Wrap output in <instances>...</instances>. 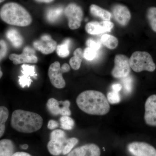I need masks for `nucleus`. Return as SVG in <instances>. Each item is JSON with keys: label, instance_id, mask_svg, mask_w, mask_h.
Here are the masks:
<instances>
[{"label": "nucleus", "instance_id": "f257e3e1", "mask_svg": "<svg viewBox=\"0 0 156 156\" xmlns=\"http://www.w3.org/2000/svg\"><path fill=\"white\" fill-rule=\"evenodd\" d=\"M77 105L82 111L95 115H104L110 111L107 98L102 92L95 90H87L79 94Z\"/></svg>", "mask_w": 156, "mask_h": 156}, {"label": "nucleus", "instance_id": "f03ea898", "mask_svg": "<svg viewBox=\"0 0 156 156\" xmlns=\"http://www.w3.org/2000/svg\"><path fill=\"white\" fill-rule=\"evenodd\" d=\"M43 119L36 113L21 109L16 110L12 113L11 126L21 133H31L41 128Z\"/></svg>", "mask_w": 156, "mask_h": 156}, {"label": "nucleus", "instance_id": "7ed1b4c3", "mask_svg": "<svg viewBox=\"0 0 156 156\" xmlns=\"http://www.w3.org/2000/svg\"><path fill=\"white\" fill-rule=\"evenodd\" d=\"M0 17L11 25L27 26L32 22L30 14L22 6L14 2L7 3L0 10Z\"/></svg>", "mask_w": 156, "mask_h": 156}, {"label": "nucleus", "instance_id": "20e7f679", "mask_svg": "<svg viewBox=\"0 0 156 156\" xmlns=\"http://www.w3.org/2000/svg\"><path fill=\"white\" fill-rule=\"evenodd\" d=\"M129 64L132 70L136 73L143 71L153 72L156 68L151 56L145 51L134 52L129 58Z\"/></svg>", "mask_w": 156, "mask_h": 156}, {"label": "nucleus", "instance_id": "39448f33", "mask_svg": "<svg viewBox=\"0 0 156 156\" xmlns=\"http://www.w3.org/2000/svg\"><path fill=\"white\" fill-rule=\"evenodd\" d=\"M64 13L71 29L76 30L80 27L83 16V10L80 6L74 3L70 4L65 9Z\"/></svg>", "mask_w": 156, "mask_h": 156}, {"label": "nucleus", "instance_id": "423d86ee", "mask_svg": "<svg viewBox=\"0 0 156 156\" xmlns=\"http://www.w3.org/2000/svg\"><path fill=\"white\" fill-rule=\"evenodd\" d=\"M126 148L131 156H156V149L147 143L140 141L129 143Z\"/></svg>", "mask_w": 156, "mask_h": 156}, {"label": "nucleus", "instance_id": "0eeeda50", "mask_svg": "<svg viewBox=\"0 0 156 156\" xmlns=\"http://www.w3.org/2000/svg\"><path fill=\"white\" fill-rule=\"evenodd\" d=\"M115 66L112 71V75L116 78H124L129 76L131 71L129 58L126 56L119 54L115 56Z\"/></svg>", "mask_w": 156, "mask_h": 156}, {"label": "nucleus", "instance_id": "6e6552de", "mask_svg": "<svg viewBox=\"0 0 156 156\" xmlns=\"http://www.w3.org/2000/svg\"><path fill=\"white\" fill-rule=\"evenodd\" d=\"M70 102L69 100L58 101L55 98H50L48 101L47 106L49 112L53 115L69 116L71 114L70 109Z\"/></svg>", "mask_w": 156, "mask_h": 156}, {"label": "nucleus", "instance_id": "1a4fd4ad", "mask_svg": "<svg viewBox=\"0 0 156 156\" xmlns=\"http://www.w3.org/2000/svg\"><path fill=\"white\" fill-rule=\"evenodd\" d=\"M62 73L58 62H55L50 65L48 69V76L53 87L57 89H62L65 87L66 82Z\"/></svg>", "mask_w": 156, "mask_h": 156}, {"label": "nucleus", "instance_id": "9d476101", "mask_svg": "<svg viewBox=\"0 0 156 156\" xmlns=\"http://www.w3.org/2000/svg\"><path fill=\"white\" fill-rule=\"evenodd\" d=\"M101 149L94 143H89L73 149L66 156H101Z\"/></svg>", "mask_w": 156, "mask_h": 156}, {"label": "nucleus", "instance_id": "9b49d317", "mask_svg": "<svg viewBox=\"0 0 156 156\" xmlns=\"http://www.w3.org/2000/svg\"><path fill=\"white\" fill-rule=\"evenodd\" d=\"M35 51L32 48L27 47L23 49L21 54H12L9 56V59L15 65L22 63H36L37 57L35 56Z\"/></svg>", "mask_w": 156, "mask_h": 156}, {"label": "nucleus", "instance_id": "f8f14e48", "mask_svg": "<svg viewBox=\"0 0 156 156\" xmlns=\"http://www.w3.org/2000/svg\"><path fill=\"white\" fill-rule=\"evenodd\" d=\"M34 46L36 50L44 54L53 53L57 47V43L49 35L44 34L41 39L34 42Z\"/></svg>", "mask_w": 156, "mask_h": 156}, {"label": "nucleus", "instance_id": "ddd939ff", "mask_svg": "<svg viewBox=\"0 0 156 156\" xmlns=\"http://www.w3.org/2000/svg\"><path fill=\"white\" fill-rule=\"evenodd\" d=\"M144 118L147 125L156 127V95H151L147 99Z\"/></svg>", "mask_w": 156, "mask_h": 156}, {"label": "nucleus", "instance_id": "4468645a", "mask_svg": "<svg viewBox=\"0 0 156 156\" xmlns=\"http://www.w3.org/2000/svg\"><path fill=\"white\" fill-rule=\"evenodd\" d=\"M114 27L112 22L103 21L101 22L88 23L86 26V31L91 35H97L103 33L110 32Z\"/></svg>", "mask_w": 156, "mask_h": 156}, {"label": "nucleus", "instance_id": "2eb2a0df", "mask_svg": "<svg viewBox=\"0 0 156 156\" xmlns=\"http://www.w3.org/2000/svg\"><path fill=\"white\" fill-rule=\"evenodd\" d=\"M112 13L114 18L119 24L126 26L131 18V14L126 6L121 4H117L112 8Z\"/></svg>", "mask_w": 156, "mask_h": 156}, {"label": "nucleus", "instance_id": "dca6fc26", "mask_svg": "<svg viewBox=\"0 0 156 156\" xmlns=\"http://www.w3.org/2000/svg\"><path fill=\"white\" fill-rule=\"evenodd\" d=\"M21 68L22 75L19 76L20 85L22 88L29 87L33 82L31 78L37 79V76L36 73L35 67L34 66L24 64L21 66Z\"/></svg>", "mask_w": 156, "mask_h": 156}, {"label": "nucleus", "instance_id": "f3484780", "mask_svg": "<svg viewBox=\"0 0 156 156\" xmlns=\"http://www.w3.org/2000/svg\"><path fill=\"white\" fill-rule=\"evenodd\" d=\"M6 37L15 48H19L23 43V39L19 32L15 29L11 28L6 32Z\"/></svg>", "mask_w": 156, "mask_h": 156}, {"label": "nucleus", "instance_id": "a211bd4d", "mask_svg": "<svg viewBox=\"0 0 156 156\" xmlns=\"http://www.w3.org/2000/svg\"><path fill=\"white\" fill-rule=\"evenodd\" d=\"M66 143L55 139H50L48 143V149L50 153L57 156L62 154Z\"/></svg>", "mask_w": 156, "mask_h": 156}, {"label": "nucleus", "instance_id": "6ab92c4d", "mask_svg": "<svg viewBox=\"0 0 156 156\" xmlns=\"http://www.w3.org/2000/svg\"><path fill=\"white\" fill-rule=\"evenodd\" d=\"M90 11L92 15L100 17L103 21H109L111 17V14L108 11L94 4L90 6Z\"/></svg>", "mask_w": 156, "mask_h": 156}, {"label": "nucleus", "instance_id": "aec40b11", "mask_svg": "<svg viewBox=\"0 0 156 156\" xmlns=\"http://www.w3.org/2000/svg\"><path fill=\"white\" fill-rule=\"evenodd\" d=\"M14 151V145L11 140L5 139L0 140V156H12Z\"/></svg>", "mask_w": 156, "mask_h": 156}, {"label": "nucleus", "instance_id": "412c9836", "mask_svg": "<svg viewBox=\"0 0 156 156\" xmlns=\"http://www.w3.org/2000/svg\"><path fill=\"white\" fill-rule=\"evenodd\" d=\"M74 56L70 58L69 64L73 69L78 70L80 68L83 58V51L81 48L76 49L74 52Z\"/></svg>", "mask_w": 156, "mask_h": 156}, {"label": "nucleus", "instance_id": "4be33fe9", "mask_svg": "<svg viewBox=\"0 0 156 156\" xmlns=\"http://www.w3.org/2000/svg\"><path fill=\"white\" fill-rule=\"evenodd\" d=\"M101 42L107 48L109 49H114L117 48L119 44L118 39L111 35H103L101 38Z\"/></svg>", "mask_w": 156, "mask_h": 156}, {"label": "nucleus", "instance_id": "5701e85b", "mask_svg": "<svg viewBox=\"0 0 156 156\" xmlns=\"http://www.w3.org/2000/svg\"><path fill=\"white\" fill-rule=\"evenodd\" d=\"M9 116V110L5 106H0V138L5 130V123Z\"/></svg>", "mask_w": 156, "mask_h": 156}, {"label": "nucleus", "instance_id": "b1692460", "mask_svg": "<svg viewBox=\"0 0 156 156\" xmlns=\"http://www.w3.org/2000/svg\"><path fill=\"white\" fill-rule=\"evenodd\" d=\"M63 9L61 7L52 8L48 10L47 13V18L50 22H55L58 20L62 14Z\"/></svg>", "mask_w": 156, "mask_h": 156}, {"label": "nucleus", "instance_id": "393cba45", "mask_svg": "<svg viewBox=\"0 0 156 156\" xmlns=\"http://www.w3.org/2000/svg\"><path fill=\"white\" fill-rule=\"evenodd\" d=\"M70 44V40L67 39L65 40L61 44L56 47V53L58 56L62 58L67 57L69 54V48Z\"/></svg>", "mask_w": 156, "mask_h": 156}, {"label": "nucleus", "instance_id": "a878e982", "mask_svg": "<svg viewBox=\"0 0 156 156\" xmlns=\"http://www.w3.org/2000/svg\"><path fill=\"white\" fill-rule=\"evenodd\" d=\"M147 17L152 29L156 32V7H151L148 9Z\"/></svg>", "mask_w": 156, "mask_h": 156}, {"label": "nucleus", "instance_id": "bb28decb", "mask_svg": "<svg viewBox=\"0 0 156 156\" xmlns=\"http://www.w3.org/2000/svg\"><path fill=\"white\" fill-rule=\"evenodd\" d=\"M59 121L61 128L64 130H72L74 126V121L69 116H62Z\"/></svg>", "mask_w": 156, "mask_h": 156}, {"label": "nucleus", "instance_id": "cd10ccee", "mask_svg": "<svg viewBox=\"0 0 156 156\" xmlns=\"http://www.w3.org/2000/svg\"><path fill=\"white\" fill-rule=\"evenodd\" d=\"M79 140L76 137H71L67 139L62 150V154L64 155L68 154L73 149V148L77 144Z\"/></svg>", "mask_w": 156, "mask_h": 156}, {"label": "nucleus", "instance_id": "c85d7f7f", "mask_svg": "<svg viewBox=\"0 0 156 156\" xmlns=\"http://www.w3.org/2000/svg\"><path fill=\"white\" fill-rule=\"evenodd\" d=\"M50 139H55L66 143L67 138L64 131L60 129H56L50 134Z\"/></svg>", "mask_w": 156, "mask_h": 156}, {"label": "nucleus", "instance_id": "c756f323", "mask_svg": "<svg viewBox=\"0 0 156 156\" xmlns=\"http://www.w3.org/2000/svg\"><path fill=\"white\" fill-rule=\"evenodd\" d=\"M107 100L109 103L111 104L119 103L121 101V97L119 92L112 91L107 94Z\"/></svg>", "mask_w": 156, "mask_h": 156}, {"label": "nucleus", "instance_id": "7c9ffc66", "mask_svg": "<svg viewBox=\"0 0 156 156\" xmlns=\"http://www.w3.org/2000/svg\"><path fill=\"white\" fill-rule=\"evenodd\" d=\"M97 55V51L89 48L85 49L83 52V57L85 59L88 60H92L94 59Z\"/></svg>", "mask_w": 156, "mask_h": 156}, {"label": "nucleus", "instance_id": "2f4dec72", "mask_svg": "<svg viewBox=\"0 0 156 156\" xmlns=\"http://www.w3.org/2000/svg\"><path fill=\"white\" fill-rule=\"evenodd\" d=\"M124 89L127 92H131L132 88V79L130 76L123 78Z\"/></svg>", "mask_w": 156, "mask_h": 156}, {"label": "nucleus", "instance_id": "473e14b6", "mask_svg": "<svg viewBox=\"0 0 156 156\" xmlns=\"http://www.w3.org/2000/svg\"><path fill=\"white\" fill-rule=\"evenodd\" d=\"M87 45L88 48H92L96 51L99 50L101 47L100 43L95 41L92 39H89L87 40Z\"/></svg>", "mask_w": 156, "mask_h": 156}, {"label": "nucleus", "instance_id": "72a5a7b5", "mask_svg": "<svg viewBox=\"0 0 156 156\" xmlns=\"http://www.w3.org/2000/svg\"><path fill=\"white\" fill-rule=\"evenodd\" d=\"M7 46L3 40L0 41V60L5 57L7 54Z\"/></svg>", "mask_w": 156, "mask_h": 156}, {"label": "nucleus", "instance_id": "f704fd0d", "mask_svg": "<svg viewBox=\"0 0 156 156\" xmlns=\"http://www.w3.org/2000/svg\"><path fill=\"white\" fill-rule=\"evenodd\" d=\"M58 126V122L53 120H50L48 123V128L50 130H54Z\"/></svg>", "mask_w": 156, "mask_h": 156}, {"label": "nucleus", "instance_id": "c9c22d12", "mask_svg": "<svg viewBox=\"0 0 156 156\" xmlns=\"http://www.w3.org/2000/svg\"><path fill=\"white\" fill-rule=\"evenodd\" d=\"M112 91L119 92L122 89V86L121 84L119 83L114 84L112 86Z\"/></svg>", "mask_w": 156, "mask_h": 156}, {"label": "nucleus", "instance_id": "e433bc0d", "mask_svg": "<svg viewBox=\"0 0 156 156\" xmlns=\"http://www.w3.org/2000/svg\"><path fill=\"white\" fill-rule=\"evenodd\" d=\"M61 69L62 72L63 73L68 72L70 69V68L69 65L67 63H64L62 66Z\"/></svg>", "mask_w": 156, "mask_h": 156}, {"label": "nucleus", "instance_id": "4c0bfd02", "mask_svg": "<svg viewBox=\"0 0 156 156\" xmlns=\"http://www.w3.org/2000/svg\"><path fill=\"white\" fill-rule=\"evenodd\" d=\"M12 156H32L29 154L25 152H17L14 154Z\"/></svg>", "mask_w": 156, "mask_h": 156}, {"label": "nucleus", "instance_id": "58836bf2", "mask_svg": "<svg viewBox=\"0 0 156 156\" xmlns=\"http://www.w3.org/2000/svg\"><path fill=\"white\" fill-rule=\"evenodd\" d=\"M37 2H43V3H50L53 2V0H35Z\"/></svg>", "mask_w": 156, "mask_h": 156}, {"label": "nucleus", "instance_id": "ea45409f", "mask_svg": "<svg viewBox=\"0 0 156 156\" xmlns=\"http://www.w3.org/2000/svg\"><path fill=\"white\" fill-rule=\"evenodd\" d=\"M29 147L28 144H24L21 146V148L23 150H27Z\"/></svg>", "mask_w": 156, "mask_h": 156}, {"label": "nucleus", "instance_id": "a19ab883", "mask_svg": "<svg viewBox=\"0 0 156 156\" xmlns=\"http://www.w3.org/2000/svg\"><path fill=\"white\" fill-rule=\"evenodd\" d=\"M3 75V73L2 72V71H1V68H0V79L2 78V76Z\"/></svg>", "mask_w": 156, "mask_h": 156}, {"label": "nucleus", "instance_id": "79ce46f5", "mask_svg": "<svg viewBox=\"0 0 156 156\" xmlns=\"http://www.w3.org/2000/svg\"><path fill=\"white\" fill-rule=\"evenodd\" d=\"M5 0H0V3L2 2H4Z\"/></svg>", "mask_w": 156, "mask_h": 156}]
</instances>
